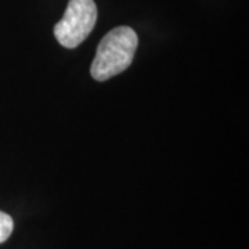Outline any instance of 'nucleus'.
Segmentation results:
<instances>
[{"label": "nucleus", "mask_w": 249, "mask_h": 249, "mask_svg": "<svg viewBox=\"0 0 249 249\" xmlns=\"http://www.w3.org/2000/svg\"><path fill=\"white\" fill-rule=\"evenodd\" d=\"M139 45L137 34L130 27H116L100 42L91 64V76L98 82L114 78L127 70Z\"/></svg>", "instance_id": "obj_1"}, {"label": "nucleus", "mask_w": 249, "mask_h": 249, "mask_svg": "<svg viewBox=\"0 0 249 249\" xmlns=\"http://www.w3.org/2000/svg\"><path fill=\"white\" fill-rule=\"evenodd\" d=\"M97 21L94 0H70L62 18L54 25V36L67 49H75L89 36Z\"/></svg>", "instance_id": "obj_2"}, {"label": "nucleus", "mask_w": 249, "mask_h": 249, "mask_svg": "<svg viewBox=\"0 0 249 249\" xmlns=\"http://www.w3.org/2000/svg\"><path fill=\"white\" fill-rule=\"evenodd\" d=\"M13 230H14V222L11 216L0 211V244L7 241Z\"/></svg>", "instance_id": "obj_3"}]
</instances>
